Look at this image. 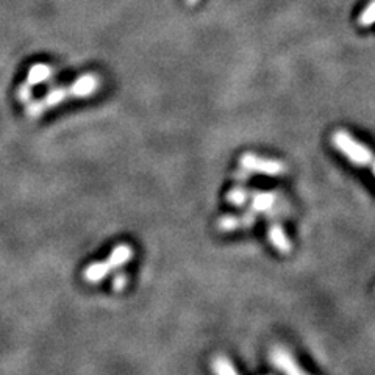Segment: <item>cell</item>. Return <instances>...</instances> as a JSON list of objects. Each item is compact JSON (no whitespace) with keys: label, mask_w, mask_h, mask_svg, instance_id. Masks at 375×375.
<instances>
[{"label":"cell","mask_w":375,"mask_h":375,"mask_svg":"<svg viewBox=\"0 0 375 375\" xmlns=\"http://www.w3.org/2000/svg\"><path fill=\"white\" fill-rule=\"evenodd\" d=\"M186 2H188V3H190V5H194V3H196V2H197V0H186Z\"/></svg>","instance_id":"cell-20"},{"label":"cell","mask_w":375,"mask_h":375,"mask_svg":"<svg viewBox=\"0 0 375 375\" xmlns=\"http://www.w3.org/2000/svg\"><path fill=\"white\" fill-rule=\"evenodd\" d=\"M111 271L112 269L110 267V265L106 261H96V262H91V265L85 269L83 278H85V281H88V283L96 285L108 277V274Z\"/></svg>","instance_id":"cell-8"},{"label":"cell","mask_w":375,"mask_h":375,"mask_svg":"<svg viewBox=\"0 0 375 375\" xmlns=\"http://www.w3.org/2000/svg\"><path fill=\"white\" fill-rule=\"evenodd\" d=\"M211 371L219 375H236L238 369L230 358L224 355H217L211 360Z\"/></svg>","instance_id":"cell-12"},{"label":"cell","mask_w":375,"mask_h":375,"mask_svg":"<svg viewBox=\"0 0 375 375\" xmlns=\"http://www.w3.org/2000/svg\"><path fill=\"white\" fill-rule=\"evenodd\" d=\"M283 196L281 192L277 191H258V190H250L249 197V211L255 212V215H266L267 211L274 210L277 206L280 197Z\"/></svg>","instance_id":"cell-4"},{"label":"cell","mask_w":375,"mask_h":375,"mask_svg":"<svg viewBox=\"0 0 375 375\" xmlns=\"http://www.w3.org/2000/svg\"><path fill=\"white\" fill-rule=\"evenodd\" d=\"M131 258H133V249L128 244H119V246L111 250L106 262H108L112 271H116V269L127 265Z\"/></svg>","instance_id":"cell-9"},{"label":"cell","mask_w":375,"mask_h":375,"mask_svg":"<svg viewBox=\"0 0 375 375\" xmlns=\"http://www.w3.org/2000/svg\"><path fill=\"white\" fill-rule=\"evenodd\" d=\"M67 97H71L69 96L67 88L58 86V88H53V90H50L46 96H44L42 103H44V106H46V108H53V106L65 102Z\"/></svg>","instance_id":"cell-13"},{"label":"cell","mask_w":375,"mask_h":375,"mask_svg":"<svg viewBox=\"0 0 375 375\" xmlns=\"http://www.w3.org/2000/svg\"><path fill=\"white\" fill-rule=\"evenodd\" d=\"M250 190H247L246 185L236 183L225 196V200L233 206H246L249 203Z\"/></svg>","instance_id":"cell-11"},{"label":"cell","mask_w":375,"mask_h":375,"mask_svg":"<svg viewBox=\"0 0 375 375\" xmlns=\"http://www.w3.org/2000/svg\"><path fill=\"white\" fill-rule=\"evenodd\" d=\"M250 177H252V172H249L242 167H241L240 172H235V180H236V183H240V185H247Z\"/></svg>","instance_id":"cell-18"},{"label":"cell","mask_w":375,"mask_h":375,"mask_svg":"<svg viewBox=\"0 0 375 375\" xmlns=\"http://www.w3.org/2000/svg\"><path fill=\"white\" fill-rule=\"evenodd\" d=\"M99 83L100 80L96 74H83L71 86H67L69 96L78 99L91 97L99 90Z\"/></svg>","instance_id":"cell-7"},{"label":"cell","mask_w":375,"mask_h":375,"mask_svg":"<svg viewBox=\"0 0 375 375\" xmlns=\"http://www.w3.org/2000/svg\"><path fill=\"white\" fill-rule=\"evenodd\" d=\"M240 166L252 174H262L269 175V177H280V175L286 172V166L283 161L265 158V156H258L250 152L241 155Z\"/></svg>","instance_id":"cell-2"},{"label":"cell","mask_w":375,"mask_h":375,"mask_svg":"<svg viewBox=\"0 0 375 375\" xmlns=\"http://www.w3.org/2000/svg\"><path fill=\"white\" fill-rule=\"evenodd\" d=\"M17 99L21 100L22 103L27 105L31 99H33V91H31V85L28 83H24L17 88V92H16Z\"/></svg>","instance_id":"cell-16"},{"label":"cell","mask_w":375,"mask_h":375,"mask_svg":"<svg viewBox=\"0 0 375 375\" xmlns=\"http://www.w3.org/2000/svg\"><path fill=\"white\" fill-rule=\"evenodd\" d=\"M52 74H53L52 67L40 62V65H35V66L30 67L28 75H27V83L31 86L41 85V83H44V81L52 78Z\"/></svg>","instance_id":"cell-10"},{"label":"cell","mask_w":375,"mask_h":375,"mask_svg":"<svg viewBox=\"0 0 375 375\" xmlns=\"http://www.w3.org/2000/svg\"><path fill=\"white\" fill-rule=\"evenodd\" d=\"M128 283V277H127V274H124V272H117L115 277H112V281H111V286H112V290L117 291V292H121L125 290V286H127Z\"/></svg>","instance_id":"cell-17"},{"label":"cell","mask_w":375,"mask_h":375,"mask_svg":"<svg viewBox=\"0 0 375 375\" xmlns=\"http://www.w3.org/2000/svg\"><path fill=\"white\" fill-rule=\"evenodd\" d=\"M269 362L275 371L283 374H306L305 369L299 366L297 360L285 346H274L269 352Z\"/></svg>","instance_id":"cell-3"},{"label":"cell","mask_w":375,"mask_h":375,"mask_svg":"<svg viewBox=\"0 0 375 375\" xmlns=\"http://www.w3.org/2000/svg\"><path fill=\"white\" fill-rule=\"evenodd\" d=\"M369 167L372 169V172H374V175H375V156H374V160H372L371 165H369Z\"/></svg>","instance_id":"cell-19"},{"label":"cell","mask_w":375,"mask_h":375,"mask_svg":"<svg viewBox=\"0 0 375 375\" xmlns=\"http://www.w3.org/2000/svg\"><path fill=\"white\" fill-rule=\"evenodd\" d=\"M256 224V215L252 211H246L242 216H233V215H225L217 219L216 227L219 231L224 233H230V231L236 230H249L253 228Z\"/></svg>","instance_id":"cell-5"},{"label":"cell","mask_w":375,"mask_h":375,"mask_svg":"<svg viewBox=\"0 0 375 375\" xmlns=\"http://www.w3.org/2000/svg\"><path fill=\"white\" fill-rule=\"evenodd\" d=\"M358 22H360L361 27H369V25L375 22V0L367 6L365 11L361 12Z\"/></svg>","instance_id":"cell-14"},{"label":"cell","mask_w":375,"mask_h":375,"mask_svg":"<svg viewBox=\"0 0 375 375\" xmlns=\"http://www.w3.org/2000/svg\"><path fill=\"white\" fill-rule=\"evenodd\" d=\"M331 144H333L338 152L342 153L355 166L369 167L375 156L371 149L366 147L360 141H356L346 130H336L331 135Z\"/></svg>","instance_id":"cell-1"},{"label":"cell","mask_w":375,"mask_h":375,"mask_svg":"<svg viewBox=\"0 0 375 375\" xmlns=\"http://www.w3.org/2000/svg\"><path fill=\"white\" fill-rule=\"evenodd\" d=\"M267 222H269L267 227L269 242H271L280 253L290 255L292 250V244L286 235L283 225H281L280 217H267Z\"/></svg>","instance_id":"cell-6"},{"label":"cell","mask_w":375,"mask_h":375,"mask_svg":"<svg viewBox=\"0 0 375 375\" xmlns=\"http://www.w3.org/2000/svg\"><path fill=\"white\" fill-rule=\"evenodd\" d=\"M44 110H46V106H44L42 100H33V99H31L30 102L27 103V115L30 117H33V119L41 117Z\"/></svg>","instance_id":"cell-15"}]
</instances>
